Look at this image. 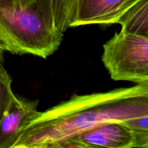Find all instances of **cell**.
<instances>
[{"mask_svg":"<svg viewBox=\"0 0 148 148\" xmlns=\"http://www.w3.org/2000/svg\"><path fill=\"white\" fill-rule=\"evenodd\" d=\"M148 117V83L105 92L75 95L42 112L20 130L12 148H59L82 132L111 121Z\"/></svg>","mask_w":148,"mask_h":148,"instance_id":"cell-1","label":"cell"},{"mask_svg":"<svg viewBox=\"0 0 148 148\" xmlns=\"http://www.w3.org/2000/svg\"><path fill=\"white\" fill-rule=\"evenodd\" d=\"M63 36L51 0H36L25 7L0 0V47L4 51L46 59L59 49Z\"/></svg>","mask_w":148,"mask_h":148,"instance_id":"cell-2","label":"cell"},{"mask_svg":"<svg viewBox=\"0 0 148 148\" xmlns=\"http://www.w3.org/2000/svg\"><path fill=\"white\" fill-rule=\"evenodd\" d=\"M102 62L115 81L148 83V37L121 30L103 45Z\"/></svg>","mask_w":148,"mask_h":148,"instance_id":"cell-3","label":"cell"},{"mask_svg":"<svg viewBox=\"0 0 148 148\" xmlns=\"http://www.w3.org/2000/svg\"><path fill=\"white\" fill-rule=\"evenodd\" d=\"M132 148L134 137L128 127L120 121H111L82 132L62 143L59 148Z\"/></svg>","mask_w":148,"mask_h":148,"instance_id":"cell-4","label":"cell"},{"mask_svg":"<svg viewBox=\"0 0 148 148\" xmlns=\"http://www.w3.org/2000/svg\"><path fill=\"white\" fill-rule=\"evenodd\" d=\"M140 0H79L70 27L114 24Z\"/></svg>","mask_w":148,"mask_h":148,"instance_id":"cell-5","label":"cell"},{"mask_svg":"<svg viewBox=\"0 0 148 148\" xmlns=\"http://www.w3.org/2000/svg\"><path fill=\"white\" fill-rule=\"evenodd\" d=\"M38 101L16 96L0 122V148H12L20 130L38 111Z\"/></svg>","mask_w":148,"mask_h":148,"instance_id":"cell-6","label":"cell"},{"mask_svg":"<svg viewBox=\"0 0 148 148\" xmlns=\"http://www.w3.org/2000/svg\"><path fill=\"white\" fill-rule=\"evenodd\" d=\"M121 30L148 37V0H140L117 22Z\"/></svg>","mask_w":148,"mask_h":148,"instance_id":"cell-7","label":"cell"},{"mask_svg":"<svg viewBox=\"0 0 148 148\" xmlns=\"http://www.w3.org/2000/svg\"><path fill=\"white\" fill-rule=\"evenodd\" d=\"M56 25L64 33L73 21L79 0H51Z\"/></svg>","mask_w":148,"mask_h":148,"instance_id":"cell-8","label":"cell"},{"mask_svg":"<svg viewBox=\"0 0 148 148\" xmlns=\"http://www.w3.org/2000/svg\"><path fill=\"white\" fill-rule=\"evenodd\" d=\"M16 95L12 90V79L0 63V122Z\"/></svg>","mask_w":148,"mask_h":148,"instance_id":"cell-9","label":"cell"},{"mask_svg":"<svg viewBox=\"0 0 148 148\" xmlns=\"http://www.w3.org/2000/svg\"><path fill=\"white\" fill-rule=\"evenodd\" d=\"M36 0H11V1L14 4H17L21 7H25V6L31 4L32 3L35 2Z\"/></svg>","mask_w":148,"mask_h":148,"instance_id":"cell-10","label":"cell"},{"mask_svg":"<svg viewBox=\"0 0 148 148\" xmlns=\"http://www.w3.org/2000/svg\"><path fill=\"white\" fill-rule=\"evenodd\" d=\"M4 51L0 47V63H2L3 60H4V57H3V53Z\"/></svg>","mask_w":148,"mask_h":148,"instance_id":"cell-11","label":"cell"}]
</instances>
